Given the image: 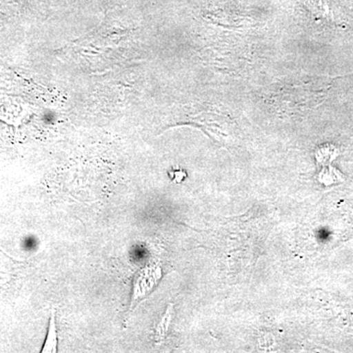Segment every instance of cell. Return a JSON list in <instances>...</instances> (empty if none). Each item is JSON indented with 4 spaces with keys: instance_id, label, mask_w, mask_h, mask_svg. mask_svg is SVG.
Here are the masks:
<instances>
[{
    "instance_id": "1",
    "label": "cell",
    "mask_w": 353,
    "mask_h": 353,
    "mask_svg": "<svg viewBox=\"0 0 353 353\" xmlns=\"http://www.w3.org/2000/svg\"><path fill=\"white\" fill-rule=\"evenodd\" d=\"M43 352H57V332H55L54 316H52V318H51L50 331H48V340H46V345H44Z\"/></svg>"
}]
</instances>
